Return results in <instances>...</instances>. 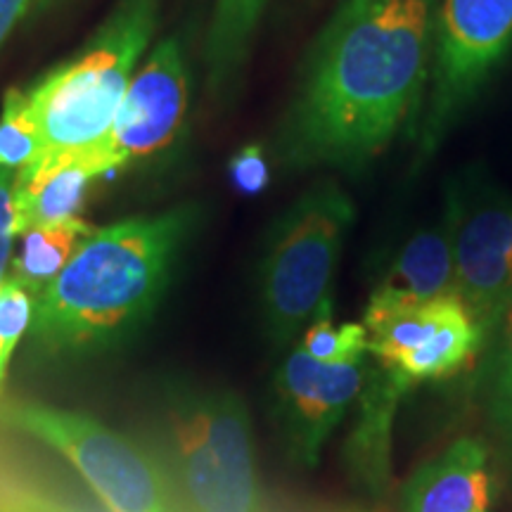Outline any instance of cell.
I'll return each instance as SVG.
<instances>
[{
  "instance_id": "52a82bcc",
  "label": "cell",
  "mask_w": 512,
  "mask_h": 512,
  "mask_svg": "<svg viewBox=\"0 0 512 512\" xmlns=\"http://www.w3.org/2000/svg\"><path fill=\"white\" fill-rule=\"evenodd\" d=\"M512 50V0H439L418 159L425 162Z\"/></svg>"
},
{
  "instance_id": "ac0fdd59",
  "label": "cell",
  "mask_w": 512,
  "mask_h": 512,
  "mask_svg": "<svg viewBox=\"0 0 512 512\" xmlns=\"http://www.w3.org/2000/svg\"><path fill=\"white\" fill-rule=\"evenodd\" d=\"M41 155V133L31 112L27 91L5 93L0 112V166L24 171Z\"/></svg>"
},
{
  "instance_id": "e0dca14e",
  "label": "cell",
  "mask_w": 512,
  "mask_h": 512,
  "mask_svg": "<svg viewBox=\"0 0 512 512\" xmlns=\"http://www.w3.org/2000/svg\"><path fill=\"white\" fill-rule=\"evenodd\" d=\"M477 399L491 427L512 441V297L479 351Z\"/></svg>"
},
{
  "instance_id": "5b68a950",
  "label": "cell",
  "mask_w": 512,
  "mask_h": 512,
  "mask_svg": "<svg viewBox=\"0 0 512 512\" xmlns=\"http://www.w3.org/2000/svg\"><path fill=\"white\" fill-rule=\"evenodd\" d=\"M356 209L335 181L311 185L266 235L256 273L261 323L275 347H287L328 297Z\"/></svg>"
},
{
  "instance_id": "603a6c76",
  "label": "cell",
  "mask_w": 512,
  "mask_h": 512,
  "mask_svg": "<svg viewBox=\"0 0 512 512\" xmlns=\"http://www.w3.org/2000/svg\"><path fill=\"white\" fill-rule=\"evenodd\" d=\"M230 178L235 188L245 195H256L268 185L271 171H268L264 150L259 145H247L230 159Z\"/></svg>"
},
{
  "instance_id": "7402d4cb",
  "label": "cell",
  "mask_w": 512,
  "mask_h": 512,
  "mask_svg": "<svg viewBox=\"0 0 512 512\" xmlns=\"http://www.w3.org/2000/svg\"><path fill=\"white\" fill-rule=\"evenodd\" d=\"M15 178L17 171L0 166V285L8 278L12 245L19 238L15 219Z\"/></svg>"
},
{
  "instance_id": "2e32d148",
  "label": "cell",
  "mask_w": 512,
  "mask_h": 512,
  "mask_svg": "<svg viewBox=\"0 0 512 512\" xmlns=\"http://www.w3.org/2000/svg\"><path fill=\"white\" fill-rule=\"evenodd\" d=\"M93 228L81 219H69L48 226L24 230L19 252L12 256L8 278L38 297L69 264L76 249Z\"/></svg>"
},
{
  "instance_id": "5bb4252c",
  "label": "cell",
  "mask_w": 512,
  "mask_h": 512,
  "mask_svg": "<svg viewBox=\"0 0 512 512\" xmlns=\"http://www.w3.org/2000/svg\"><path fill=\"white\" fill-rule=\"evenodd\" d=\"M98 174L83 157L57 162L48 169L17 174L15 178V219L17 235L34 226H48L79 219L91 185Z\"/></svg>"
},
{
  "instance_id": "4fadbf2b",
  "label": "cell",
  "mask_w": 512,
  "mask_h": 512,
  "mask_svg": "<svg viewBox=\"0 0 512 512\" xmlns=\"http://www.w3.org/2000/svg\"><path fill=\"white\" fill-rule=\"evenodd\" d=\"M491 501L489 451L479 439H458L408 479L401 512H486Z\"/></svg>"
},
{
  "instance_id": "277c9868",
  "label": "cell",
  "mask_w": 512,
  "mask_h": 512,
  "mask_svg": "<svg viewBox=\"0 0 512 512\" xmlns=\"http://www.w3.org/2000/svg\"><path fill=\"white\" fill-rule=\"evenodd\" d=\"M162 0H119L79 55L27 91L41 155L19 174L88 155L110 131L131 74L150 46Z\"/></svg>"
},
{
  "instance_id": "9a60e30c",
  "label": "cell",
  "mask_w": 512,
  "mask_h": 512,
  "mask_svg": "<svg viewBox=\"0 0 512 512\" xmlns=\"http://www.w3.org/2000/svg\"><path fill=\"white\" fill-rule=\"evenodd\" d=\"M268 0H216L204 43L207 86L214 98L226 100L238 86L242 69L264 17Z\"/></svg>"
},
{
  "instance_id": "d6986e66",
  "label": "cell",
  "mask_w": 512,
  "mask_h": 512,
  "mask_svg": "<svg viewBox=\"0 0 512 512\" xmlns=\"http://www.w3.org/2000/svg\"><path fill=\"white\" fill-rule=\"evenodd\" d=\"M302 349L316 361H344L368 354V332L363 323H344L335 328L332 323V302L325 297L311 316L304 332Z\"/></svg>"
},
{
  "instance_id": "cb8c5ba5",
  "label": "cell",
  "mask_w": 512,
  "mask_h": 512,
  "mask_svg": "<svg viewBox=\"0 0 512 512\" xmlns=\"http://www.w3.org/2000/svg\"><path fill=\"white\" fill-rule=\"evenodd\" d=\"M31 0H0V48L8 41L12 29L17 27L19 19L29 10Z\"/></svg>"
},
{
  "instance_id": "7c38bea8",
  "label": "cell",
  "mask_w": 512,
  "mask_h": 512,
  "mask_svg": "<svg viewBox=\"0 0 512 512\" xmlns=\"http://www.w3.org/2000/svg\"><path fill=\"white\" fill-rule=\"evenodd\" d=\"M370 356V354H368ZM411 389L396 370L377 358H368L366 384L358 396V422L344 446V463L349 475L370 496H382L389 486V444L392 422L403 394Z\"/></svg>"
},
{
  "instance_id": "30bf717a",
  "label": "cell",
  "mask_w": 512,
  "mask_h": 512,
  "mask_svg": "<svg viewBox=\"0 0 512 512\" xmlns=\"http://www.w3.org/2000/svg\"><path fill=\"white\" fill-rule=\"evenodd\" d=\"M368 354L344 361H316L294 347L273 375V413L294 463L313 467L325 441L358 401Z\"/></svg>"
},
{
  "instance_id": "8992f818",
  "label": "cell",
  "mask_w": 512,
  "mask_h": 512,
  "mask_svg": "<svg viewBox=\"0 0 512 512\" xmlns=\"http://www.w3.org/2000/svg\"><path fill=\"white\" fill-rule=\"evenodd\" d=\"M0 420L60 453L107 512H178L155 453L105 422L46 403L5 406Z\"/></svg>"
},
{
  "instance_id": "ba28073f",
  "label": "cell",
  "mask_w": 512,
  "mask_h": 512,
  "mask_svg": "<svg viewBox=\"0 0 512 512\" xmlns=\"http://www.w3.org/2000/svg\"><path fill=\"white\" fill-rule=\"evenodd\" d=\"M456 297L482 344L512 297V195L472 174L448 185Z\"/></svg>"
},
{
  "instance_id": "6da1fadb",
  "label": "cell",
  "mask_w": 512,
  "mask_h": 512,
  "mask_svg": "<svg viewBox=\"0 0 512 512\" xmlns=\"http://www.w3.org/2000/svg\"><path fill=\"white\" fill-rule=\"evenodd\" d=\"M439 0H342L320 29L275 131L290 171L361 174L415 131L430 83Z\"/></svg>"
},
{
  "instance_id": "ffe728a7",
  "label": "cell",
  "mask_w": 512,
  "mask_h": 512,
  "mask_svg": "<svg viewBox=\"0 0 512 512\" xmlns=\"http://www.w3.org/2000/svg\"><path fill=\"white\" fill-rule=\"evenodd\" d=\"M0 512H95L0 463Z\"/></svg>"
},
{
  "instance_id": "44dd1931",
  "label": "cell",
  "mask_w": 512,
  "mask_h": 512,
  "mask_svg": "<svg viewBox=\"0 0 512 512\" xmlns=\"http://www.w3.org/2000/svg\"><path fill=\"white\" fill-rule=\"evenodd\" d=\"M34 302V294L17 285L15 280L5 278V283L0 285V389H3L17 344L34 323Z\"/></svg>"
},
{
  "instance_id": "8fae6325",
  "label": "cell",
  "mask_w": 512,
  "mask_h": 512,
  "mask_svg": "<svg viewBox=\"0 0 512 512\" xmlns=\"http://www.w3.org/2000/svg\"><path fill=\"white\" fill-rule=\"evenodd\" d=\"M451 294H456L453 228L444 209L437 221L415 230L384 268L370 292L363 323Z\"/></svg>"
},
{
  "instance_id": "9c48e42d",
  "label": "cell",
  "mask_w": 512,
  "mask_h": 512,
  "mask_svg": "<svg viewBox=\"0 0 512 512\" xmlns=\"http://www.w3.org/2000/svg\"><path fill=\"white\" fill-rule=\"evenodd\" d=\"M190 102V69L178 36L159 41L128 83L107 136L83 159L98 176L114 174L169 150L183 131Z\"/></svg>"
},
{
  "instance_id": "7a4b0ae2",
  "label": "cell",
  "mask_w": 512,
  "mask_h": 512,
  "mask_svg": "<svg viewBox=\"0 0 512 512\" xmlns=\"http://www.w3.org/2000/svg\"><path fill=\"white\" fill-rule=\"evenodd\" d=\"M200 219L197 204H178L93 230L36 297L31 351L81 358L128 342L162 302Z\"/></svg>"
},
{
  "instance_id": "3957f363",
  "label": "cell",
  "mask_w": 512,
  "mask_h": 512,
  "mask_svg": "<svg viewBox=\"0 0 512 512\" xmlns=\"http://www.w3.org/2000/svg\"><path fill=\"white\" fill-rule=\"evenodd\" d=\"M150 434L178 512H268L252 420L235 392L171 377L155 396Z\"/></svg>"
}]
</instances>
